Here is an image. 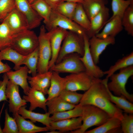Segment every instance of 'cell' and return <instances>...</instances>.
Instances as JSON below:
<instances>
[{"label":"cell","instance_id":"obj_1","mask_svg":"<svg viewBox=\"0 0 133 133\" xmlns=\"http://www.w3.org/2000/svg\"><path fill=\"white\" fill-rule=\"evenodd\" d=\"M108 79L95 78L91 87L83 94L79 104L82 106H95L105 111L110 117H116L120 120L123 117V111L110 100L107 85Z\"/></svg>","mask_w":133,"mask_h":133},{"label":"cell","instance_id":"obj_2","mask_svg":"<svg viewBox=\"0 0 133 133\" xmlns=\"http://www.w3.org/2000/svg\"><path fill=\"white\" fill-rule=\"evenodd\" d=\"M82 106V124L79 128L71 133H85L89 128L99 126L110 117L105 111L95 106L90 105Z\"/></svg>","mask_w":133,"mask_h":133},{"label":"cell","instance_id":"obj_3","mask_svg":"<svg viewBox=\"0 0 133 133\" xmlns=\"http://www.w3.org/2000/svg\"><path fill=\"white\" fill-rule=\"evenodd\" d=\"M31 30L27 29L17 33L13 38L11 47L23 56L30 54L38 46V36Z\"/></svg>","mask_w":133,"mask_h":133},{"label":"cell","instance_id":"obj_4","mask_svg":"<svg viewBox=\"0 0 133 133\" xmlns=\"http://www.w3.org/2000/svg\"><path fill=\"white\" fill-rule=\"evenodd\" d=\"M120 70L118 73H114L109 77L111 81L107 83L108 88L114 95L123 96L133 102V95L127 91L126 85L129 79L133 75V65Z\"/></svg>","mask_w":133,"mask_h":133},{"label":"cell","instance_id":"obj_5","mask_svg":"<svg viewBox=\"0 0 133 133\" xmlns=\"http://www.w3.org/2000/svg\"><path fill=\"white\" fill-rule=\"evenodd\" d=\"M84 52L83 36L68 31L63 41L55 64L60 62L69 54L76 53L82 56Z\"/></svg>","mask_w":133,"mask_h":133},{"label":"cell","instance_id":"obj_6","mask_svg":"<svg viewBox=\"0 0 133 133\" xmlns=\"http://www.w3.org/2000/svg\"><path fill=\"white\" fill-rule=\"evenodd\" d=\"M45 27L42 25L38 36L39 58L37 66L38 73L49 70V64L52 56V51L49 36Z\"/></svg>","mask_w":133,"mask_h":133},{"label":"cell","instance_id":"obj_7","mask_svg":"<svg viewBox=\"0 0 133 133\" xmlns=\"http://www.w3.org/2000/svg\"><path fill=\"white\" fill-rule=\"evenodd\" d=\"M45 28L48 31L59 27L83 36L86 31L72 20L52 9L49 20L45 24Z\"/></svg>","mask_w":133,"mask_h":133},{"label":"cell","instance_id":"obj_8","mask_svg":"<svg viewBox=\"0 0 133 133\" xmlns=\"http://www.w3.org/2000/svg\"><path fill=\"white\" fill-rule=\"evenodd\" d=\"M80 55L74 53L68 55L60 62L55 64L49 70L59 73H74L85 71V67L80 59Z\"/></svg>","mask_w":133,"mask_h":133},{"label":"cell","instance_id":"obj_9","mask_svg":"<svg viewBox=\"0 0 133 133\" xmlns=\"http://www.w3.org/2000/svg\"><path fill=\"white\" fill-rule=\"evenodd\" d=\"M65 78V89L75 91H86L92 85L95 79L85 71L71 73Z\"/></svg>","mask_w":133,"mask_h":133},{"label":"cell","instance_id":"obj_10","mask_svg":"<svg viewBox=\"0 0 133 133\" xmlns=\"http://www.w3.org/2000/svg\"><path fill=\"white\" fill-rule=\"evenodd\" d=\"M68 31L61 28L56 27L47 32L52 51V56L49 64V70L55 64L62 43Z\"/></svg>","mask_w":133,"mask_h":133},{"label":"cell","instance_id":"obj_11","mask_svg":"<svg viewBox=\"0 0 133 133\" xmlns=\"http://www.w3.org/2000/svg\"><path fill=\"white\" fill-rule=\"evenodd\" d=\"M84 43V52L80 59L83 65L85 71L92 77L100 79L105 75L104 71L96 65L93 60L89 50V39L86 34L83 36Z\"/></svg>","mask_w":133,"mask_h":133},{"label":"cell","instance_id":"obj_12","mask_svg":"<svg viewBox=\"0 0 133 133\" xmlns=\"http://www.w3.org/2000/svg\"><path fill=\"white\" fill-rule=\"evenodd\" d=\"M5 94L9 103L10 112L13 113H18L19 108L25 106L26 101L22 99L19 92V86L9 80L5 90Z\"/></svg>","mask_w":133,"mask_h":133},{"label":"cell","instance_id":"obj_13","mask_svg":"<svg viewBox=\"0 0 133 133\" xmlns=\"http://www.w3.org/2000/svg\"><path fill=\"white\" fill-rule=\"evenodd\" d=\"M3 20L6 22L14 34L24 30L29 29L28 22L26 17L16 7Z\"/></svg>","mask_w":133,"mask_h":133},{"label":"cell","instance_id":"obj_14","mask_svg":"<svg viewBox=\"0 0 133 133\" xmlns=\"http://www.w3.org/2000/svg\"><path fill=\"white\" fill-rule=\"evenodd\" d=\"M16 7L26 17L29 29L32 30L39 26L43 20L32 8L28 0H15Z\"/></svg>","mask_w":133,"mask_h":133},{"label":"cell","instance_id":"obj_15","mask_svg":"<svg viewBox=\"0 0 133 133\" xmlns=\"http://www.w3.org/2000/svg\"><path fill=\"white\" fill-rule=\"evenodd\" d=\"M89 50L94 61L97 65L99 63L100 55L109 45L115 44V37L109 36L101 38L94 36L89 39Z\"/></svg>","mask_w":133,"mask_h":133},{"label":"cell","instance_id":"obj_16","mask_svg":"<svg viewBox=\"0 0 133 133\" xmlns=\"http://www.w3.org/2000/svg\"><path fill=\"white\" fill-rule=\"evenodd\" d=\"M52 73V71L49 70L43 73H37L34 76H29L28 83L31 88L40 91L46 95L50 86Z\"/></svg>","mask_w":133,"mask_h":133},{"label":"cell","instance_id":"obj_17","mask_svg":"<svg viewBox=\"0 0 133 133\" xmlns=\"http://www.w3.org/2000/svg\"><path fill=\"white\" fill-rule=\"evenodd\" d=\"M6 73L9 80L20 86L24 93L26 95L30 87L29 86L28 81L29 70L27 67L25 66H21L17 70H11Z\"/></svg>","mask_w":133,"mask_h":133},{"label":"cell","instance_id":"obj_18","mask_svg":"<svg viewBox=\"0 0 133 133\" xmlns=\"http://www.w3.org/2000/svg\"><path fill=\"white\" fill-rule=\"evenodd\" d=\"M45 95L41 92L30 87L27 94L23 95L22 98L27 102L30 103L29 110L33 111L37 108L39 107L47 112V101Z\"/></svg>","mask_w":133,"mask_h":133},{"label":"cell","instance_id":"obj_19","mask_svg":"<svg viewBox=\"0 0 133 133\" xmlns=\"http://www.w3.org/2000/svg\"><path fill=\"white\" fill-rule=\"evenodd\" d=\"M82 123V116L56 121H52L49 131L58 130L60 133L72 131L79 128Z\"/></svg>","mask_w":133,"mask_h":133},{"label":"cell","instance_id":"obj_20","mask_svg":"<svg viewBox=\"0 0 133 133\" xmlns=\"http://www.w3.org/2000/svg\"><path fill=\"white\" fill-rule=\"evenodd\" d=\"M109 9L106 6L90 20L91 26L86 35L89 39L96 35L105 24L109 19Z\"/></svg>","mask_w":133,"mask_h":133},{"label":"cell","instance_id":"obj_21","mask_svg":"<svg viewBox=\"0 0 133 133\" xmlns=\"http://www.w3.org/2000/svg\"><path fill=\"white\" fill-rule=\"evenodd\" d=\"M122 18L116 16L107 22L102 31L96 35L97 37L105 38L109 36L115 37L123 28Z\"/></svg>","mask_w":133,"mask_h":133},{"label":"cell","instance_id":"obj_22","mask_svg":"<svg viewBox=\"0 0 133 133\" xmlns=\"http://www.w3.org/2000/svg\"><path fill=\"white\" fill-rule=\"evenodd\" d=\"M17 123L19 133H35L49 131L48 127H40L35 125L31 121L27 120L18 113L13 114Z\"/></svg>","mask_w":133,"mask_h":133},{"label":"cell","instance_id":"obj_23","mask_svg":"<svg viewBox=\"0 0 133 133\" xmlns=\"http://www.w3.org/2000/svg\"><path fill=\"white\" fill-rule=\"evenodd\" d=\"M26 107V105L21 107L18 113L25 119H29L33 123L38 122L46 126L50 127L52 121L50 116V114L48 112H46L45 114L36 113L27 109Z\"/></svg>","mask_w":133,"mask_h":133},{"label":"cell","instance_id":"obj_24","mask_svg":"<svg viewBox=\"0 0 133 133\" xmlns=\"http://www.w3.org/2000/svg\"><path fill=\"white\" fill-rule=\"evenodd\" d=\"M66 80L65 77H61L59 73L52 71L50 86L47 94V101L58 96L60 93L65 89Z\"/></svg>","mask_w":133,"mask_h":133},{"label":"cell","instance_id":"obj_25","mask_svg":"<svg viewBox=\"0 0 133 133\" xmlns=\"http://www.w3.org/2000/svg\"><path fill=\"white\" fill-rule=\"evenodd\" d=\"M120 120L116 117H110L101 125L85 133H122Z\"/></svg>","mask_w":133,"mask_h":133},{"label":"cell","instance_id":"obj_26","mask_svg":"<svg viewBox=\"0 0 133 133\" xmlns=\"http://www.w3.org/2000/svg\"><path fill=\"white\" fill-rule=\"evenodd\" d=\"M46 104L48 112L52 115L55 113L72 109L76 105L66 102L59 96L47 100Z\"/></svg>","mask_w":133,"mask_h":133},{"label":"cell","instance_id":"obj_27","mask_svg":"<svg viewBox=\"0 0 133 133\" xmlns=\"http://www.w3.org/2000/svg\"><path fill=\"white\" fill-rule=\"evenodd\" d=\"M25 56L20 54L11 47L0 51V60H7L13 63L14 64L13 69L15 70L18 69L20 67Z\"/></svg>","mask_w":133,"mask_h":133},{"label":"cell","instance_id":"obj_28","mask_svg":"<svg viewBox=\"0 0 133 133\" xmlns=\"http://www.w3.org/2000/svg\"><path fill=\"white\" fill-rule=\"evenodd\" d=\"M106 0H84L82 4L90 20L106 6Z\"/></svg>","mask_w":133,"mask_h":133},{"label":"cell","instance_id":"obj_29","mask_svg":"<svg viewBox=\"0 0 133 133\" xmlns=\"http://www.w3.org/2000/svg\"><path fill=\"white\" fill-rule=\"evenodd\" d=\"M72 20L84 29L86 34L90 30V21L82 4L77 3Z\"/></svg>","mask_w":133,"mask_h":133},{"label":"cell","instance_id":"obj_30","mask_svg":"<svg viewBox=\"0 0 133 133\" xmlns=\"http://www.w3.org/2000/svg\"><path fill=\"white\" fill-rule=\"evenodd\" d=\"M14 35L4 20L0 22V51L11 47Z\"/></svg>","mask_w":133,"mask_h":133},{"label":"cell","instance_id":"obj_31","mask_svg":"<svg viewBox=\"0 0 133 133\" xmlns=\"http://www.w3.org/2000/svg\"><path fill=\"white\" fill-rule=\"evenodd\" d=\"M33 9L41 17L45 24L48 21L52 9L44 0H35L30 4Z\"/></svg>","mask_w":133,"mask_h":133},{"label":"cell","instance_id":"obj_32","mask_svg":"<svg viewBox=\"0 0 133 133\" xmlns=\"http://www.w3.org/2000/svg\"><path fill=\"white\" fill-rule=\"evenodd\" d=\"M82 106L78 104L73 108L55 113L50 117L52 121H56L82 116Z\"/></svg>","mask_w":133,"mask_h":133},{"label":"cell","instance_id":"obj_33","mask_svg":"<svg viewBox=\"0 0 133 133\" xmlns=\"http://www.w3.org/2000/svg\"><path fill=\"white\" fill-rule=\"evenodd\" d=\"M108 91L110 100L117 107L125 113L133 114V104L132 102L123 96H117L113 95L108 88Z\"/></svg>","mask_w":133,"mask_h":133},{"label":"cell","instance_id":"obj_34","mask_svg":"<svg viewBox=\"0 0 133 133\" xmlns=\"http://www.w3.org/2000/svg\"><path fill=\"white\" fill-rule=\"evenodd\" d=\"M133 65V52L118 60L114 65L111 66L108 70L104 71L107 75L106 78H109L110 76L119 70Z\"/></svg>","mask_w":133,"mask_h":133},{"label":"cell","instance_id":"obj_35","mask_svg":"<svg viewBox=\"0 0 133 133\" xmlns=\"http://www.w3.org/2000/svg\"><path fill=\"white\" fill-rule=\"evenodd\" d=\"M39 58L38 47L33 52L26 56L22 61L21 65H25L29 70V73L32 76L35 75L37 73V66Z\"/></svg>","mask_w":133,"mask_h":133},{"label":"cell","instance_id":"obj_36","mask_svg":"<svg viewBox=\"0 0 133 133\" xmlns=\"http://www.w3.org/2000/svg\"><path fill=\"white\" fill-rule=\"evenodd\" d=\"M133 3V0H112L111 7L113 15L107 22L116 16L122 18L125 10Z\"/></svg>","mask_w":133,"mask_h":133},{"label":"cell","instance_id":"obj_37","mask_svg":"<svg viewBox=\"0 0 133 133\" xmlns=\"http://www.w3.org/2000/svg\"><path fill=\"white\" fill-rule=\"evenodd\" d=\"M123 28L128 34L133 36V3L125 11L121 18Z\"/></svg>","mask_w":133,"mask_h":133},{"label":"cell","instance_id":"obj_38","mask_svg":"<svg viewBox=\"0 0 133 133\" xmlns=\"http://www.w3.org/2000/svg\"><path fill=\"white\" fill-rule=\"evenodd\" d=\"M77 4L75 2L65 1L53 10L72 20Z\"/></svg>","mask_w":133,"mask_h":133},{"label":"cell","instance_id":"obj_39","mask_svg":"<svg viewBox=\"0 0 133 133\" xmlns=\"http://www.w3.org/2000/svg\"><path fill=\"white\" fill-rule=\"evenodd\" d=\"M83 95V94L78 93L76 91L65 89L58 96L66 102L76 105L79 103Z\"/></svg>","mask_w":133,"mask_h":133},{"label":"cell","instance_id":"obj_40","mask_svg":"<svg viewBox=\"0 0 133 133\" xmlns=\"http://www.w3.org/2000/svg\"><path fill=\"white\" fill-rule=\"evenodd\" d=\"M5 114L4 126L2 130L3 133H18L16 122L14 117L9 115L7 108L5 110Z\"/></svg>","mask_w":133,"mask_h":133},{"label":"cell","instance_id":"obj_41","mask_svg":"<svg viewBox=\"0 0 133 133\" xmlns=\"http://www.w3.org/2000/svg\"><path fill=\"white\" fill-rule=\"evenodd\" d=\"M15 7V0H0V20L1 22Z\"/></svg>","mask_w":133,"mask_h":133},{"label":"cell","instance_id":"obj_42","mask_svg":"<svg viewBox=\"0 0 133 133\" xmlns=\"http://www.w3.org/2000/svg\"><path fill=\"white\" fill-rule=\"evenodd\" d=\"M121 127L124 133H133V114L125 113L120 120Z\"/></svg>","mask_w":133,"mask_h":133},{"label":"cell","instance_id":"obj_43","mask_svg":"<svg viewBox=\"0 0 133 133\" xmlns=\"http://www.w3.org/2000/svg\"><path fill=\"white\" fill-rule=\"evenodd\" d=\"M2 80H0V102L5 101H8L5 94L6 86L9 80L6 73L2 76Z\"/></svg>","mask_w":133,"mask_h":133},{"label":"cell","instance_id":"obj_44","mask_svg":"<svg viewBox=\"0 0 133 133\" xmlns=\"http://www.w3.org/2000/svg\"><path fill=\"white\" fill-rule=\"evenodd\" d=\"M51 7L52 9H54L65 0H44Z\"/></svg>","mask_w":133,"mask_h":133},{"label":"cell","instance_id":"obj_45","mask_svg":"<svg viewBox=\"0 0 133 133\" xmlns=\"http://www.w3.org/2000/svg\"><path fill=\"white\" fill-rule=\"evenodd\" d=\"M11 69V67L7 63H4L0 60V74L6 73Z\"/></svg>","mask_w":133,"mask_h":133},{"label":"cell","instance_id":"obj_46","mask_svg":"<svg viewBox=\"0 0 133 133\" xmlns=\"http://www.w3.org/2000/svg\"><path fill=\"white\" fill-rule=\"evenodd\" d=\"M84 0H65V1H70L77 3L82 4Z\"/></svg>","mask_w":133,"mask_h":133},{"label":"cell","instance_id":"obj_47","mask_svg":"<svg viewBox=\"0 0 133 133\" xmlns=\"http://www.w3.org/2000/svg\"><path fill=\"white\" fill-rule=\"evenodd\" d=\"M5 102H4L3 103L1 109V110L0 112V117H1V115L2 113V112L4 108V106H5ZM0 133H3L2 130L1 129V127H0Z\"/></svg>","mask_w":133,"mask_h":133},{"label":"cell","instance_id":"obj_48","mask_svg":"<svg viewBox=\"0 0 133 133\" xmlns=\"http://www.w3.org/2000/svg\"><path fill=\"white\" fill-rule=\"evenodd\" d=\"M48 133H60L59 131H57L56 130H52L50 131V132Z\"/></svg>","mask_w":133,"mask_h":133},{"label":"cell","instance_id":"obj_49","mask_svg":"<svg viewBox=\"0 0 133 133\" xmlns=\"http://www.w3.org/2000/svg\"><path fill=\"white\" fill-rule=\"evenodd\" d=\"M35 0H28L29 3H30V4L32 3Z\"/></svg>","mask_w":133,"mask_h":133},{"label":"cell","instance_id":"obj_50","mask_svg":"<svg viewBox=\"0 0 133 133\" xmlns=\"http://www.w3.org/2000/svg\"><path fill=\"white\" fill-rule=\"evenodd\" d=\"M1 22V21H0V22Z\"/></svg>","mask_w":133,"mask_h":133}]
</instances>
